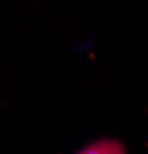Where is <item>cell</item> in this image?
<instances>
[{
	"mask_svg": "<svg viewBox=\"0 0 148 154\" xmlns=\"http://www.w3.org/2000/svg\"><path fill=\"white\" fill-rule=\"evenodd\" d=\"M79 154H125V149L117 140H100L86 146Z\"/></svg>",
	"mask_w": 148,
	"mask_h": 154,
	"instance_id": "obj_1",
	"label": "cell"
}]
</instances>
